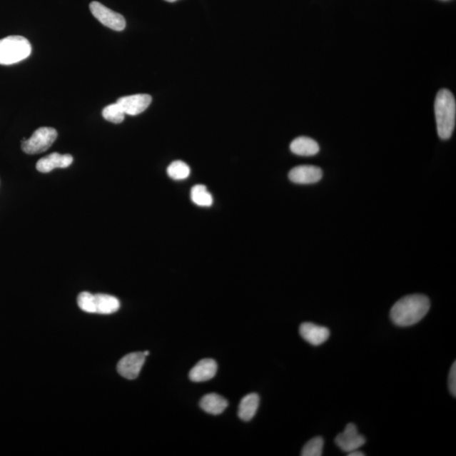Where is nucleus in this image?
<instances>
[{
	"label": "nucleus",
	"instance_id": "aec40b11",
	"mask_svg": "<svg viewBox=\"0 0 456 456\" xmlns=\"http://www.w3.org/2000/svg\"><path fill=\"white\" fill-rule=\"evenodd\" d=\"M124 116L126 113L117 103L110 104L103 110V117L108 122L121 123L123 121Z\"/></svg>",
	"mask_w": 456,
	"mask_h": 456
},
{
	"label": "nucleus",
	"instance_id": "2eb2a0df",
	"mask_svg": "<svg viewBox=\"0 0 456 456\" xmlns=\"http://www.w3.org/2000/svg\"><path fill=\"white\" fill-rule=\"evenodd\" d=\"M200 405L206 412L213 414V415H219L228 407V402L223 396L211 393L206 395L201 399Z\"/></svg>",
	"mask_w": 456,
	"mask_h": 456
},
{
	"label": "nucleus",
	"instance_id": "4be33fe9",
	"mask_svg": "<svg viewBox=\"0 0 456 456\" xmlns=\"http://www.w3.org/2000/svg\"><path fill=\"white\" fill-rule=\"evenodd\" d=\"M449 389L451 395L456 396V363L451 366L449 375Z\"/></svg>",
	"mask_w": 456,
	"mask_h": 456
},
{
	"label": "nucleus",
	"instance_id": "b1692460",
	"mask_svg": "<svg viewBox=\"0 0 456 456\" xmlns=\"http://www.w3.org/2000/svg\"><path fill=\"white\" fill-rule=\"evenodd\" d=\"M165 1L173 3V2L177 1V0H165Z\"/></svg>",
	"mask_w": 456,
	"mask_h": 456
},
{
	"label": "nucleus",
	"instance_id": "5701e85b",
	"mask_svg": "<svg viewBox=\"0 0 456 456\" xmlns=\"http://www.w3.org/2000/svg\"><path fill=\"white\" fill-rule=\"evenodd\" d=\"M365 455V453L361 452V451L355 450L353 452L348 453V456H363Z\"/></svg>",
	"mask_w": 456,
	"mask_h": 456
},
{
	"label": "nucleus",
	"instance_id": "7ed1b4c3",
	"mask_svg": "<svg viewBox=\"0 0 456 456\" xmlns=\"http://www.w3.org/2000/svg\"><path fill=\"white\" fill-rule=\"evenodd\" d=\"M31 54L30 41L23 36H10L0 40V64L11 66L19 63Z\"/></svg>",
	"mask_w": 456,
	"mask_h": 456
},
{
	"label": "nucleus",
	"instance_id": "9b49d317",
	"mask_svg": "<svg viewBox=\"0 0 456 456\" xmlns=\"http://www.w3.org/2000/svg\"><path fill=\"white\" fill-rule=\"evenodd\" d=\"M73 163V156L70 154H59L57 152L41 158L36 163V170L43 173H48L55 168H66Z\"/></svg>",
	"mask_w": 456,
	"mask_h": 456
},
{
	"label": "nucleus",
	"instance_id": "1a4fd4ad",
	"mask_svg": "<svg viewBox=\"0 0 456 456\" xmlns=\"http://www.w3.org/2000/svg\"><path fill=\"white\" fill-rule=\"evenodd\" d=\"M151 96L147 94H136L123 96L117 101L124 113L136 116L145 111L151 103Z\"/></svg>",
	"mask_w": 456,
	"mask_h": 456
},
{
	"label": "nucleus",
	"instance_id": "f257e3e1",
	"mask_svg": "<svg viewBox=\"0 0 456 456\" xmlns=\"http://www.w3.org/2000/svg\"><path fill=\"white\" fill-rule=\"evenodd\" d=\"M430 310V300L425 295H408L394 304L390 310V319L400 327L418 323Z\"/></svg>",
	"mask_w": 456,
	"mask_h": 456
},
{
	"label": "nucleus",
	"instance_id": "423d86ee",
	"mask_svg": "<svg viewBox=\"0 0 456 456\" xmlns=\"http://www.w3.org/2000/svg\"><path fill=\"white\" fill-rule=\"evenodd\" d=\"M335 445L345 453L353 452L366 443L365 437L359 434L356 425L348 423L342 434L335 439Z\"/></svg>",
	"mask_w": 456,
	"mask_h": 456
},
{
	"label": "nucleus",
	"instance_id": "412c9836",
	"mask_svg": "<svg viewBox=\"0 0 456 456\" xmlns=\"http://www.w3.org/2000/svg\"><path fill=\"white\" fill-rule=\"evenodd\" d=\"M77 303L82 311L95 314L94 294L83 292L78 296Z\"/></svg>",
	"mask_w": 456,
	"mask_h": 456
},
{
	"label": "nucleus",
	"instance_id": "9d476101",
	"mask_svg": "<svg viewBox=\"0 0 456 456\" xmlns=\"http://www.w3.org/2000/svg\"><path fill=\"white\" fill-rule=\"evenodd\" d=\"M299 333L303 340L313 345L324 344L330 338V330L325 326L313 323H303L299 328Z\"/></svg>",
	"mask_w": 456,
	"mask_h": 456
},
{
	"label": "nucleus",
	"instance_id": "20e7f679",
	"mask_svg": "<svg viewBox=\"0 0 456 456\" xmlns=\"http://www.w3.org/2000/svg\"><path fill=\"white\" fill-rule=\"evenodd\" d=\"M57 137L58 133L55 128L41 127L29 139L22 141L21 149L25 153L29 155L43 153L50 148Z\"/></svg>",
	"mask_w": 456,
	"mask_h": 456
},
{
	"label": "nucleus",
	"instance_id": "f8f14e48",
	"mask_svg": "<svg viewBox=\"0 0 456 456\" xmlns=\"http://www.w3.org/2000/svg\"><path fill=\"white\" fill-rule=\"evenodd\" d=\"M218 372V363L213 359L206 358L197 363L190 372L193 382H205L213 379Z\"/></svg>",
	"mask_w": 456,
	"mask_h": 456
},
{
	"label": "nucleus",
	"instance_id": "6ab92c4d",
	"mask_svg": "<svg viewBox=\"0 0 456 456\" xmlns=\"http://www.w3.org/2000/svg\"><path fill=\"white\" fill-rule=\"evenodd\" d=\"M324 440L322 437H315L303 446L301 455L320 456L323 454Z\"/></svg>",
	"mask_w": 456,
	"mask_h": 456
},
{
	"label": "nucleus",
	"instance_id": "ddd939ff",
	"mask_svg": "<svg viewBox=\"0 0 456 456\" xmlns=\"http://www.w3.org/2000/svg\"><path fill=\"white\" fill-rule=\"evenodd\" d=\"M95 314L111 315L121 308L117 298L108 294L94 295Z\"/></svg>",
	"mask_w": 456,
	"mask_h": 456
},
{
	"label": "nucleus",
	"instance_id": "0eeeda50",
	"mask_svg": "<svg viewBox=\"0 0 456 456\" xmlns=\"http://www.w3.org/2000/svg\"><path fill=\"white\" fill-rule=\"evenodd\" d=\"M144 353H132L126 355L118 363V374L127 380H136L139 376L146 362Z\"/></svg>",
	"mask_w": 456,
	"mask_h": 456
},
{
	"label": "nucleus",
	"instance_id": "f03ea898",
	"mask_svg": "<svg viewBox=\"0 0 456 456\" xmlns=\"http://www.w3.org/2000/svg\"><path fill=\"white\" fill-rule=\"evenodd\" d=\"M435 112L437 135L442 140L450 139L455 130L456 118V103L452 92L447 89L437 92Z\"/></svg>",
	"mask_w": 456,
	"mask_h": 456
},
{
	"label": "nucleus",
	"instance_id": "39448f33",
	"mask_svg": "<svg viewBox=\"0 0 456 456\" xmlns=\"http://www.w3.org/2000/svg\"><path fill=\"white\" fill-rule=\"evenodd\" d=\"M90 11L96 20L108 29L118 31L126 29V21L124 17L121 14L110 10L103 4L96 1L91 2Z\"/></svg>",
	"mask_w": 456,
	"mask_h": 456
},
{
	"label": "nucleus",
	"instance_id": "f3484780",
	"mask_svg": "<svg viewBox=\"0 0 456 456\" xmlns=\"http://www.w3.org/2000/svg\"><path fill=\"white\" fill-rule=\"evenodd\" d=\"M191 200L196 205L203 207H209L213 204V196L207 191L206 187L201 184L192 188Z\"/></svg>",
	"mask_w": 456,
	"mask_h": 456
},
{
	"label": "nucleus",
	"instance_id": "393cba45",
	"mask_svg": "<svg viewBox=\"0 0 456 456\" xmlns=\"http://www.w3.org/2000/svg\"><path fill=\"white\" fill-rule=\"evenodd\" d=\"M145 356H148V355L150 354V353L148 351H146L144 352Z\"/></svg>",
	"mask_w": 456,
	"mask_h": 456
},
{
	"label": "nucleus",
	"instance_id": "6e6552de",
	"mask_svg": "<svg viewBox=\"0 0 456 456\" xmlns=\"http://www.w3.org/2000/svg\"><path fill=\"white\" fill-rule=\"evenodd\" d=\"M323 177V171L319 167L303 165L295 167L290 171L288 178L298 184H311L319 182Z\"/></svg>",
	"mask_w": 456,
	"mask_h": 456
},
{
	"label": "nucleus",
	"instance_id": "4468645a",
	"mask_svg": "<svg viewBox=\"0 0 456 456\" xmlns=\"http://www.w3.org/2000/svg\"><path fill=\"white\" fill-rule=\"evenodd\" d=\"M293 153L302 156H315L320 151V146L311 138L301 136L295 139L290 145Z\"/></svg>",
	"mask_w": 456,
	"mask_h": 456
},
{
	"label": "nucleus",
	"instance_id": "a211bd4d",
	"mask_svg": "<svg viewBox=\"0 0 456 456\" xmlns=\"http://www.w3.org/2000/svg\"><path fill=\"white\" fill-rule=\"evenodd\" d=\"M167 171L168 176L174 181H183L191 174L190 167L182 161H175L168 166Z\"/></svg>",
	"mask_w": 456,
	"mask_h": 456
},
{
	"label": "nucleus",
	"instance_id": "dca6fc26",
	"mask_svg": "<svg viewBox=\"0 0 456 456\" xmlns=\"http://www.w3.org/2000/svg\"><path fill=\"white\" fill-rule=\"evenodd\" d=\"M260 405V396L255 393L248 394L241 400L238 415L243 421H250L255 416Z\"/></svg>",
	"mask_w": 456,
	"mask_h": 456
}]
</instances>
